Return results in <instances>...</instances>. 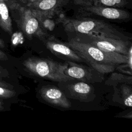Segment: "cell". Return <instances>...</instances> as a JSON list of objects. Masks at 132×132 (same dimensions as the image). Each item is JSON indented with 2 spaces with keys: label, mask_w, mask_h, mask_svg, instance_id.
<instances>
[{
  "label": "cell",
  "mask_w": 132,
  "mask_h": 132,
  "mask_svg": "<svg viewBox=\"0 0 132 132\" xmlns=\"http://www.w3.org/2000/svg\"><path fill=\"white\" fill-rule=\"evenodd\" d=\"M67 44L90 67L104 74L113 72L121 64H127L131 68V53L125 55L107 52L77 38L71 39Z\"/></svg>",
  "instance_id": "6da1fadb"
},
{
  "label": "cell",
  "mask_w": 132,
  "mask_h": 132,
  "mask_svg": "<svg viewBox=\"0 0 132 132\" xmlns=\"http://www.w3.org/2000/svg\"><path fill=\"white\" fill-rule=\"evenodd\" d=\"M56 23L60 24L64 30L76 35L97 34L113 36L128 40V38L111 24L103 20L91 17L70 18L63 13L57 17Z\"/></svg>",
  "instance_id": "7a4b0ae2"
},
{
  "label": "cell",
  "mask_w": 132,
  "mask_h": 132,
  "mask_svg": "<svg viewBox=\"0 0 132 132\" xmlns=\"http://www.w3.org/2000/svg\"><path fill=\"white\" fill-rule=\"evenodd\" d=\"M6 3L18 27L28 39L36 37L43 41L48 35L42 23L27 6L20 4L16 0Z\"/></svg>",
  "instance_id": "3957f363"
},
{
  "label": "cell",
  "mask_w": 132,
  "mask_h": 132,
  "mask_svg": "<svg viewBox=\"0 0 132 132\" xmlns=\"http://www.w3.org/2000/svg\"><path fill=\"white\" fill-rule=\"evenodd\" d=\"M23 64L31 73L44 79L58 82H66L73 78L63 73L65 63H61L47 59L30 57L25 60Z\"/></svg>",
  "instance_id": "277c9868"
},
{
  "label": "cell",
  "mask_w": 132,
  "mask_h": 132,
  "mask_svg": "<svg viewBox=\"0 0 132 132\" xmlns=\"http://www.w3.org/2000/svg\"><path fill=\"white\" fill-rule=\"evenodd\" d=\"M77 35L84 37L85 39L82 40L77 39L90 43L102 50L125 55H129L131 53V46L128 40L104 35L81 34Z\"/></svg>",
  "instance_id": "5b68a950"
},
{
  "label": "cell",
  "mask_w": 132,
  "mask_h": 132,
  "mask_svg": "<svg viewBox=\"0 0 132 132\" xmlns=\"http://www.w3.org/2000/svg\"><path fill=\"white\" fill-rule=\"evenodd\" d=\"M70 1V0H34L25 5L43 24L44 21L58 17L63 13L64 8Z\"/></svg>",
  "instance_id": "8992f818"
},
{
  "label": "cell",
  "mask_w": 132,
  "mask_h": 132,
  "mask_svg": "<svg viewBox=\"0 0 132 132\" xmlns=\"http://www.w3.org/2000/svg\"><path fill=\"white\" fill-rule=\"evenodd\" d=\"M76 17L97 16L113 20L124 21L130 17V13L120 8L96 5L76 6Z\"/></svg>",
  "instance_id": "52a82bcc"
},
{
  "label": "cell",
  "mask_w": 132,
  "mask_h": 132,
  "mask_svg": "<svg viewBox=\"0 0 132 132\" xmlns=\"http://www.w3.org/2000/svg\"><path fill=\"white\" fill-rule=\"evenodd\" d=\"M64 63L65 68L63 70V73L73 79L91 82H100L104 79L102 74L90 66L78 64L69 60H67Z\"/></svg>",
  "instance_id": "ba28073f"
},
{
  "label": "cell",
  "mask_w": 132,
  "mask_h": 132,
  "mask_svg": "<svg viewBox=\"0 0 132 132\" xmlns=\"http://www.w3.org/2000/svg\"><path fill=\"white\" fill-rule=\"evenodd\" d=\"M42 42L46 48L57 57L72 61H84L67 43H64L53 36L48 35Z\"/></svg>",
  "instance_id": "9c48e42d"
},
{
  "label": "cell",
  "mask_w": 132,
  "mask_h": 132,
  "mask_svg": "<svg viewBox=\"0 0 132 132\" xmlns=\"http://www.w3.org/2000/svg\"><path fill=\"white\" fill-rule=\"evenodd\" d=\"M39 94L44 101L52 105L65 109L71 107L64 94L55 86H44L40 90Z\"/></svg>",
  "instance_id": "30bf717a"
},
{
  "label": "cell",
  "mask_w": 132,
  "mask_h": 132,
  "mask_svg": "<svg viewBox=\"0 0 132 132\" xmlns=\"http://www.w3.org/2000/svg\"><path fill=\"white\" fill-rule=\"evenodd\" d=\"M75 6L96 5L122 8L128 4L127 0H73Z\"/></svg>",
  "instance_id": "8fae6325"
},
{
  "label": "cell",
  "mask_w": 132,
  "mask_h": 132,
  "mask_svg": "<svg viewBox=\"0 0 132 132\" xmlns=\"http://www.w3.org/2000/svg\"><path fill=\"white\" fill-rule=\"evenodd\" d=\"M67 88L71 95L78 100L86 99L91 90V86L84 81L69 85L67 86Z\"/></svg>",
  "instance_id": "7c38bea8"
},
{
  "label": "cell",
  "mask_w": 132,
  "mask_h": 132,
  "mask_svg": "<svg viewBox=\"0 0 132 132\" xmlns=\"http://www.w3.org/2000/svg\"><path fill=\"white\" fill-rule=\"evenodd\" d=\"M0 27L9 34L12 32V21L9 8L3 0H0Z\"/></svg>",
  "instance_id": "4fadbf2b"
},
{
  "label": "cell",
  "mask_w": 132,
  "mask_h": 132,
  "mask_svg": "<svg viewBox=\"0 0 132 132\" xmlns=\"http://www.w3.org/2000/svg\"><path fill=\"white\" fill-rule=\"evenodd\" d=\"M128 84L124 83L121 85L119 89V93L124 104L126 106L131 107L132 106V89L131 87L128 86Z\"/></svg>",
  "instance_id": "5bb4252c"
},
{
  "label": "cell",
  "mask_w": 132,
  "mask_h": 132,
  "mask_svg": "<svg viewBox=\"0 0 132 132\" xmlns=\"http://www.w3.org/2000/svg\"><path fill=\"white\" fill-rule=\"evenodd\" d=\"M110 80L113 81L116 80V81L123 82V83H127L131 85V76L128 77L125 75H122L121 74H117L114 73L113 75H111L110 77L109 78Z\"/></svg>",
  "instance_id": "9a60e30c"
},
{
  "label": "cell",
  "mask_w": 132,
  "mask_h": 132,
  "mask_svg": "<svg viewBox=\"0 0 132 132\" xmlns=\"http://www.w3.org/2000/svg\"><path fill=\"white\" fill-rule=\"evenodd\" d=\"M15 95V92L7 88L0 86V97L10 98Z\"/></svg>",
  "instance_id": "2e32d148"
},
{
  "label": "cell",
  "mask_w": 132,
  "mask_h": 132,
  "mask_svg": "<svg viewBox=\"0 0 132 132\" xmlns=\"http://www.w3.org/2000/svg\"><path fill=\"white\" fill-rule=\"evenodd\" d=\"M21 36V32H15L13 34L11 38L12 44L14 45L18 44L20 41V37Z\"/></svg>",
  "instance_id": "e0dca14e"
},
{
  "label": "cell",
  "mask_w": 132,
  "mask_h": 132,
  "mask_svg": "<svg viewBox=\"0 0 132 132\" xmlns=\"http://www.w3.org/2000/svg\"><path fill=\"white\" fill-rule=\"evenodd\" d=\"M8 59L7 55L0 50V60H6Z\"/></svg>",
  "instance_id": "ac0fdd59"
},
{
  "label": "cell",
  "mask_w": 132,
  "mask_h": 132,
  "mask_svg": "<svg viewBox=\"0 0 132 132\" xmlns=\"http://www.w3.org/2000/svg\"><path fill=\"white\" fill-rule=\"evenodd\" d=\"M0 86L1 87H5V88H10L11 87H10V85L7 83H5L4 82H3V81H0Z\"/></svg>",
  "instance_id": "d6986e66"
},
{
  "label": "cell",
  "mask_w": 132,
  "mask_h": 132,
  "mask_svg": "<svg viewBox=\"0 0 132 132\" xmlns=\"http://www.w3.org/2000/svg\"><path fill=\"white\" fill-rule=\"evenodd\" d=\"M0 47H4V42L1 38H0Z\"/></svg>",
  "instance_id": "ffe728a7"
},
{
  "label": "cell",
  "mask_w": 132,
  "mask_h": 132,
  "mask_svg": "<svg viewBox=\"0 0 132 132\" xmlns=\"http://www.w3.org/2000/svg\"><path fill=\"white\" fill-rule=\"evenodd\" d=\"M20 2H22V3H24V4H26L28 2V1L29 0H19Z\"/></svg>",
  "instance_id": "44dd1931"
},
{
  "label": "cell",
  "mask_w": 132,
  "mask_h": 132,
  "mask_svg": "<svg viewBox=\"0 0 132 132\" xmlns=\"http://www.w3.org/2000/svg\"><path fill=\"white\" fill-rule=\"evenodd\" d=\"M3 103H2L1 101H0V110H2L4 108V107L3 106Z\"/></svg>",
  "instance_id": "7402d4cb"
},
{
  "label": "cell",
  "mask_w": 132,
  "mask_h": 132,
  "mask_svg": "<svg viewBox=\"0 0 132 132\" xmlns=\"http://www.w3.org/2000/svg\"><path fill=\"white\" fill-rule=\"evenodd\" d=\"M3 1H4L5 3H6V2H9V1H14V0H3Z\"/></svg>",
  "instance_id": "603a6c76"
},
{
  "label": "cell",
  "mask_w": 132,
  "mask_h": 132,
  "mask_svg": "<svg viewBox=\"0 0 132 132\" xmlns=\"http://www.w3.org/2000/svg\"><path fill=\"white\" fill-rule=\"evenodd\" d=\"M2 73V69H0V74H1Z\"/></svg>",
  "instance_id": "cb8c5ba5"
},
{
  "label": "cell",
  "mask_w": 132,
  "mask_h": 132,
  "mask_svg": "<svg viewBox=\"0 0 132 132\" xmlns=\"http://www.w3.org/2000/svg\"><path fill=\"white\" fill-rule=\"evenodd\" d=\"M34 1V0H29V1H28V2H31V1Z\"/></svg>",
  "instance_id": "d4e9b609"
}]
</instances>
